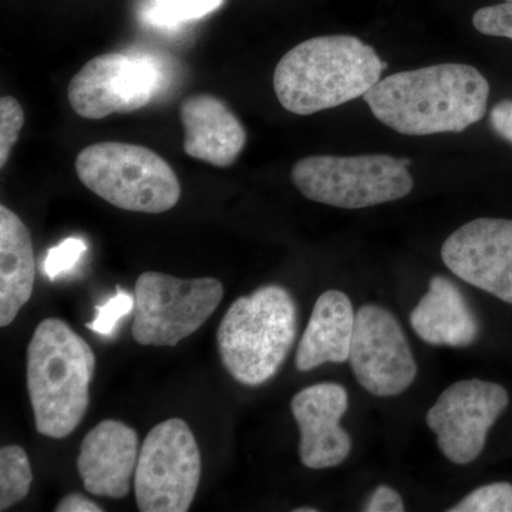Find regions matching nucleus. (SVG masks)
Returning <instances> with one entry per match:
<instances>
[{
	"label": "nucleus",
	"instance_id": "f257e3e1",
	"mask_svg": "<svg viewBox=\"0 0 512 512\" xmlns=\"http://www.w3.org/2000/svg\"><path fill=\"white\" fill-rule=\"evenodd\" d=\"M490 84L476 67L441 63L390 74L363 96L380 123L404 136L461 133L483 120Z\"/></svg>",
	"mask_w": 512,
	"mask_h": 512
},
{
	"label": "nucleus",
	"instance_id": "f03ea898",
	"mask_svg": "<svg viewBox=\"0 0 512 512\" xmlns=\"http://www.w3.org/2000/svg\"><path fill=\"white\" fill-rule=\"evenodd\" d=\"M384 69L376 50L359 37H313L276 64L275 94L285 110L311 116L365 96Z\"/></svg>",
	"mask_w": 512,
	"mask_h": 512
},
{
	"label": "nucleus",
	"instance_id": "7ed1b4c3",
	"mask_svg": "<svg viewBox=\"0 0 512 512\" xmlns=\"http://www.w3.org/2000/svg\"><path fill=\"white\" fill-rule=\"evenodd\" d=\"M96 356L66 322L49 318L37 325L28 346V392L36 430L50 439L70 436L90 403Z\"/></svg>",
	"mask_w": 512,
	"mask_h": 512
},
{
	"label": "nucleus",
	"instance_id": "20e7f679",
	"mask_svg": "<svg viewBox=\"0 0 512 512\" xmlns=\"http://www.w3.org/2000/svg\"><path fill=\"white\" fill-rule=\"evenodd\" d=\"M298 333V306L289 291L265 285L229 306L217 333L218 352L229 375L261 386L284 365Z\"/></svg>",
	"mask_w": 512,
	"mask_h": 512
},
{
	"label": "nucleus",
	"instance_id": "39448f33",
	"mask_svg": "<svg viewBox=\"0 0 512 512\" xmlns=\"http://www.w3.org/2000/svg\"><path fill=\"white\" fill-rule=\"evenodd\" d=\"M74 165L84 187L120 210L163 214L180 201L177 174L150 148L104 141L83 148Z\"/></svg>",
	"mask_w": 512,
	"mask_h": 512
},
{
	"label": "nucleus",
	"instance_id": "423d86ee",
	"mask_svg": "<svg viewBox=\"0 0 512 512\" xmlns=\"http://www.w3.org/2000/svg\"><path fill=\"white\" fill-rule=\"evenodd\" d=\"M409 165L387 154L311 156L293 165L291 178L308 200L360 210L407 197L414 187Z\"/></svg>",
	"mask_w": 512,
	"mask_h": 512
},
{
	"label": "nucleus",
	"instance_id": "0eeeda50",
	"mask_svg": "<svg viewBox=\"0 0 512 512\" xmlns=\"http://www.w3.org/2000/svg\"><path fill=\"white\" fill-rule=\"evenodd\" d=\"M133 338L141 346L174 348L210 319L224 298L215 278L180 279L144 272L134 286Z\"/></svg>",
	"mask_w": 512,
	"mask_h": 512
},
{
	"label": "nucleus",
	"instance_id": "6e6552de",
	"mask_svg": "<svg viewBox=\"0 0 512 512\" xmlns=\"http://www.w3.org/2000/svg\"><path fill=\"white\" fill-rule=\"evenodd\" d=\"M201 480L197 439L183 419L150 430L140 448L134 494L141 512H187Z\"/></svg>",
	"mask_w": 512,
	"mask_h": 512
},
{
	"label": "nucleus",
	"instance_id": "1a4fd4ad",
	"mask_svg": "<svg viewBox=\"0 0 512 512\" xmlns=\"http://www.w3.org/2000/svg\"><path fill=\"white\" fill-rule=\"evenodd\" d=\"M510 403L500 384L480 379L460 380L444 390L427 413L441 453L464 466L483 453L488 431Z\"/></svg>",
	"mask_w": 512,
	"mask_h": 512
},
{
	"label": "nucleus",
	"instance_id": "9d476101",
	"mask_svg": "<svg viewBox=\"0 0 512 512\" xmlns=\"http://www.w3.org/2000/svg\"><path fill=\"white\" fill-rule=\"evenodd\" d=\"M157 87L153 63L124 53H104L84 64L73 77L67 97L74 113L100 120L143 109L156 96Z\"/></svg>",
	"mask_w": 512,
	"mask_h": 512
},
{
	"label": "nucleus",
	"instance_id": "9b49d317",
	"mask_svg": "<svg viewBox=\"0 0 512 512\" xmlns=\"http://www.w3.org/2000/svg\"><path fill=\"white\" fill-rule=\"evenodd\" d=\"M349 360L357 382L373 396L402 394L417 376L402 326L382 306L365 305L356 312Z\"/></svg>",
	"mask_w": 512,
	"mask_h": 512
},
{
	"label": "nucleus",
	"instance_id": "f8f14e48",
	"mask_svg": "<svg viewBox=\"0 0 512 512\" xmlns=\"http://www.w3.org/2000/svg\"><path fill=\"white\" fill-rule=\"evenodd\" d=\"M441 259L467 284L512 305V220L467 222L446 239Z\"/></svg>",
	"mask_w": 512,
	"mask_h": 512
},
{
	"label": "nucleus",
	"instance_id": "ddd939ff",
	"mask_svg": "<svg viewBox=\"0 0 512 512\" xmlns=\"http://www.w3.org/2000/svg\"><path fill=\"white\" fill-rule=\"evenodd\" d=\"M349 407L348 392L336 383L306 387L292 399L291 409L299 431V457L311 470L342 464L352 450V440L340 427Z\"/></svg>",
	"mask_w": 512,
	"mask_h": 512
},
{
	"label": "nucleus",
	"instance_id": "4468645a",
	"mask_svg": "<svg viewBox=\"0 0 512 512\" xmlns=\"http://www.w3.org/2000/svg\"><path fill=\"white\" fill-rule=\"evenodd\" d=\"M138 456L136 430L119 420H103L84 437L77 471L90 494L119 500L130 493Z\"/></svg>",
	"mask_w": 512,
	"mask_h": 512
},
{
	"label": "nucleus",
	"instance_id": "2eb2a0df",
	"mask_svg": "<svg viewBox=\"0 0 512 512\" xmlns=\"http://www.w3.org/2000/svg\"><path fill=\"white\" fill-rule=\"evenodd\" d=\"M187 156L218 168L235 164L247 144V131L225 101L195 94L180 106Z\"/></svg>",
	"mask_w": 512,
	"mask_h": 512
},
{
	"label": "nucleus",
	"instance_id": "dca6fc26",
	"mask_svg": "<svg viewBox=\"0 0 512 512\" xmlns=\"http://www.w3.org/2000/svg\"><path fill=\"white\" fill-rule=\"evenodd\" d=\"M417 336L431 346L467 348L480 335V325L463 293L444 276H434L429 291L410 315Z\"/></svg>",
	"mask_w": 512,
	"mask_h": 512
},
{
	"label": "nucleus",
	"instance_id": "f3484780",
	"mask_svg": "<svg viewBox=\"0 0 512 512\" xmlns=\"http://www.w3.org/2000/svg\"><path fill=\"white\" fill-rule=\"evenodd\" d=\"M356 312L346 293L326 291L319 296L296 352L295 366L309 372L325 363L349 360Z\"/></svg>",
	"mask_w": 512,
	"mask_h": 512
},
{
	"label": "nucleus",
	"instance_id": "a211bd4d",
	"mask_svg": "<svg viewBox=\"0 0 512 512\" xmlns=\"http://www.w3.org/2000/svg\"><path fill=\"white\" fill-rule=\"evenodd\" d=\"M36 262L25 222L10 208L0 207V326L6 328L32 298Z\"/></svg>",
	"mask_w": 512,
	"mask_h": 512
},
{
	"label": "nucleus",
	"instance_id": "6ab92c4d",
	"mask_svg": "<svg viewBox=\"0 0 512 512\" xmlns=\"http://www.w3.org/2000/svg\"><path fill=\"white\" fill-rule=\"evenodd\" d=\"M33 474L28 454L20 446L0 450V511L9 510L29 494Z\"/></svg>",
	"mask_w": 512,
	"mask_h": 512
},
{
	"label": "nucleus",
	"instance_id": "aec40b11",
	"mask_svg": "<svg viewBox=\"0 0 512 512\" xmlns=\"http://www.w3.org/2000/svg\"><path fill=\"white\" fill-rule=\"evenodd\" d=\"M450 512H512V485L494 483L483 485L463 501L448 508Z\"/></svg>",
	"mask_w": 512,
	"mask_h": 512
},
{
	"label": "nucleus",
	"instance_id": "412c9836",
	"mask_svg": "<svg viewBox=\"0 0 512 512\" xmlns=\"http://www.w3.org/2000/svg\"><path fill=\"white\" fill-rule=\"evenodd\" d=\"M23 124L25 111L19 101L12 96H3L0 99V168H5L8 163Z\"/></svg>",
	"mask_w": 512,
	"mask_h": 512
},
{
	"label": "nucleus",
	"instance_id": "4be33fe9",
	"mask_svg": "<svg viewBox=\"0 0 512 512\" xmlns=\"http://www.w3.org/2000/svg\"><path fill=\"white\" fill-rule=\"evenodd\" d=\"M222 5V0H156L154 15L165 23L204 18Z\"/></svg>",
	"mask_w": 512,
	"mask_h": 512
},
{
	"label": "nucleus",
	"instance_id": "5701e85b",
	"mask_svg": "<svg viewBox=\"0 0 512 512\" xmlns=\"http://www.w3.org/2000/svg\"><path fill=\"white\" fill-rule=\"evenodd\" d=\"M136 308V298L124 289L117 288L116 296L97 306V316L93 322L87 323V328L99 333L101 336H111L117 328V323L121 318Z\"/></svg>",
	"mask_w": 512,
	"mask_h": 512
},
{
	"label": "nucleus",
	"instance_id": "b1692460",
	"mask_svg": "<svg viewBox=\"0 0 512 512\" xmlns=\"http://www.w3.org/2000/svg\"><path fill=\"white\" fill-rule=\"evenodd\" d=\"M473 25L483 35L512 40V3L505 2L477 10L473 16Z\"/></svg>",
	"mask_w": 512,
	"mask_h": 512
},
{
	"label": "nucleus",
	"instance_id": "393cba45",
	"mask_svg": "<svg viewBox=\"0 0 512 512\" xmlns=\"http://www.w3.org/2000/svg\"><path fill=\"white\" fill-rule=\"evenodd\" d=\"M86 249L87 245L79 238H67L62 244L50 249L43 264L47 278L55 281L57 276L70 271Z\"/></svg>",
	"mask_w": 512,
	"mask_h": 512
},
{
	"label": "nucleus",
	"instance_id": "a878e982",
	"mask_svg": "<svg viewBox=\"0 0 512 512\" xmlns=\"http://www.w3.org/2000/svg\"><path fill=\"white\" fill-rule=\"evenodd\" d=\"M366 512H403L404 504L402 497L393 488L387 485H380L370 497L366 504Z\"/></svg>",
	"mask_w": 512,
	"mask_h": 512
},
{
	"label": "nucleus",
	"instance_id": "bb28decb",
	"mask_svg": "<svg viewBox=\"0 0 512 512\" xmlns=\"http://www.w3.org/2000/svg\"><path fill=\"white\" fill-rule=\"evenodd\" d=\"M490 126L498 137L512 146V99L495 104L490 113Z\"/></svg>",
	"mask_w": 512,
	"mask_h": 512
},
{
	"label": "nucleus",
	"instance_id": "cd10ccee",
	"mask_svg": "<svg viewBox=\"0 0 512 512\" xmlns=\"http://www.w3.org/2000/svg\"><path fill=\"white\" fill-rule=\"evenodd\" d=\"M56 512H103V508L82 494H69L56 505Z\"/></svg>",
	"mask_w": 512,
	"mask_h": 512
},
{
	"label": "nucleus",
	"instance_id": "c85d7f7f",
	"mask_svg": "<svg viewBox=\"0 0 512 512\" xmlns=\"http://www.w3.org/2000/svg\"><path fill=\"white\" fill-rule=\"evenodd\" d=\"M295 512H318L316 508H296Z\"/></svg>",
	"mask_w": 512,
	"mask_h": 512
},
{
	"label": "nucleus",
	"instance_id": "c756f323",
	"mask_svg": "<svg viewBox=\"0 0 512 512\" xmlns=\"http://www.w3.org/2000/svg\"><path fill=\"white\" fill-rule=\"evenodd\" d=\"M505 2L512 3V0H505Z\"/></svg>",
	"mask_w": 512,
	"mask_h": 512
}]
</instances>
